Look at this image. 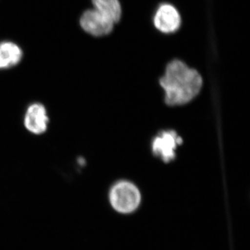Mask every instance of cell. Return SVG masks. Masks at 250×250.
<instances>
[{"label": "cell", "instance_id": "obj_3", "mask_svg": "<svg viewBox=\"0 0 250 250\" xmlns=\"http://www.w3.org/2000/svg\"><path fill=\"white\" fill-rule=\"evenodd\" d=\"M81 27L93 36L108 35L113 29L115 23L96 9L85 11L80 18Z\"/></svg>", "mask_w": 250, "mask_h": 250}, {"label": "cell", "instance_id": "obj_2", "mask_svg": "<svg viewBox=\"0 0 250 250\" xmlns=\"http://www.w3.org/2000/svg\"><path fill=\"white\" fill-rule=\"evenodd\" d=\"M109 200L116 211L127 214L139 208L141 201V192L134 184L121 181L111 188Z\"/></svg>", "mask_w": 250, "mask_h": 250}, {"label": "cell", "instance_id": "obj_1", "mask_svg": "<svg viewBox=\"0 0 250 250\" xmlns=\"http://www.w3.org/2000/svg\"><path fill=\"white\" fill-rule=\"evenodd\" d=\"M202 83L200 73L179 60L171 62L160 79V84L165 91L166 103L170 106L191 101L200 93Z\"/></svg>", "mask_w": 250, "mask_h": 250}, {"label": "cell", "instance_id": "obj_8", "mask_svg": "<svg viewBox=\"0 0 250 250\" xmlns=\"http://www.w3.org/2000/svg\"><path fill=\"white\" fill-rule=\"evenodd\" d=\"M94 9L109 18L113 22H119L122 16L119 0H92Z\"/></svg>", "mask_w": 250, "mask_h": 250}, {"label": "cell", "instance_id": "obj_7", "mask_svg": "<svg viewBox=\"0 0 250 250\" xmlns=\"http://www.w3.org/2000/svg\"><path fill=\"white\" fill-rule=\"evenodd\" d=\"M22 49L11 41L0 42V70L16 66L22 61Z\"/></svg>", "mask_w": 250, "mask_h": 250}, {"label": "cell", "instance_id": "obj_4", "mask_svg": "<svg viewBox=\"0 0 250 250\" xmlns=\"http://www.w3.org/2000/svg\"><path fill=\"white\" fill-rule=\"evenodd\" d=\"M182 142L183 141L177 136L175 131H162L153 141V153L164 162H170L175 157L174 151L177 145L182 144Z\"/></svg>", "mask_w": 250, "mask_h": 250}, {"label": "cell", "instance_id": "obj_5", "mask_svg": "<svg viewBox=\"0 0 250 250\" xmlns=\"http://www.w3.org/2000/svg\"><path fill=\"white\" fill-rule=\"evenodd\" d=\"M49 121L43 104L36 103L29 105L24 118V126L29 132L35 135L44 134L48 127Z\"/></svg>", "mask_w": 250, "mask_h": 250}, {"label": "cell", "instance_id": "obj_6", "mask_svg": "<svg viewBox=\"0 0 250 250\" xmlns=\"http://www.w3.org/2000/svg\"><path fill=\"white\" fill-rule=\"evenodd\" d=\"M154 26L164 34H171L178 30L181 16L172 5L164 4L159 6L154 18Z\"/></svg>", "mask_w": 250, "mask_h": 250}]
</instances>
